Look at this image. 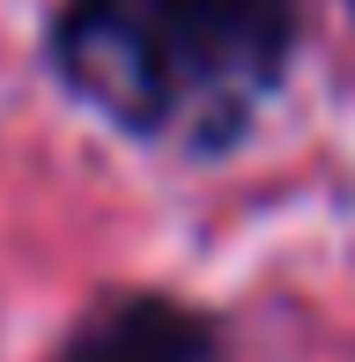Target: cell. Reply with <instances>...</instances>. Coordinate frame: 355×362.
<instances>
[{
    "instance_id": "obj_1",
    "label": "cell",
    "mask_w": 355,
    "mask_h": 362,
    "mask_svg": "<svg viewBox=\"0 0 355 362\" xmlns=\"http://www.w3.org/2000/svg\"><path fill=\"white\" fill-rule=\"evenodd\" d=\"M45 45L119 134L222 156L296 59V0H59Z\"/></svg>"
},
{
    "instance_id": "obj_2",
    "label": "cell",
    "mask_w": 355,
    "mask_h": 362,
    "mask_svg": "<svg viewBox=\"0 0 355 362\" xmlns=\"http://www.w3.org/2000/svg\"><path fill=\"white\" fill-rule=\"evenodd\" d=\"M52 362H215V325L178 296H111L96 303Z\"/></svg>"
}]
</instances>
